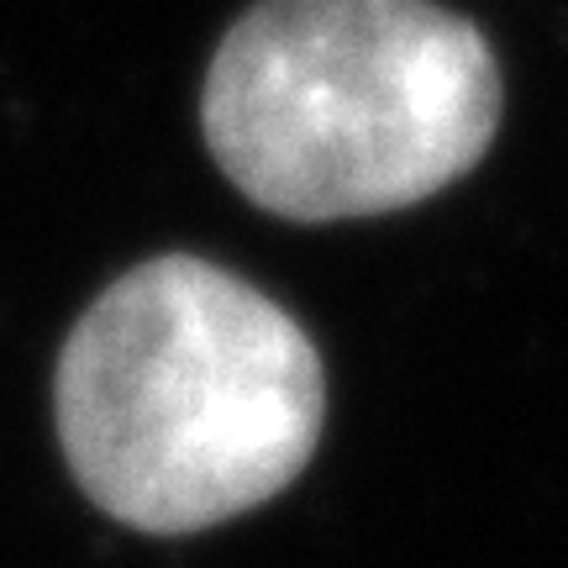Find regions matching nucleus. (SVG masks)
<instances>
[{"instance_id": "nucleus-2", "label": "nucleus", "mask_w": 568, "mask_h": 568, "mask_svg": "<svg viewBox=\"0 0 568 568\" xmlns=\"http://www.w3.org/2000/svg\"><path fill=\"white\" fill-rule=\"evenodd\" d=\"M201 126L226 180L284 222L385 216L485 159L500 69L432 0H258L211 59Z\"/></svg>"}, {"instance_id": "nucleus-1", "label": "nucleus", "mask_w": 568, "mask_h": 568, "mask_svg": "<svg viewBox=\"0 0 568 568\" xmlns=\"http://www.w3.org/2000/svg\"><path fill=\"white\" fill-rule=\"evenodd\" d=\"M53 410L63 458L111 521L184 537L301 479L322 443L326 374L264 290L163 253L69 332Z\"/></svg>"}]
</instances>
